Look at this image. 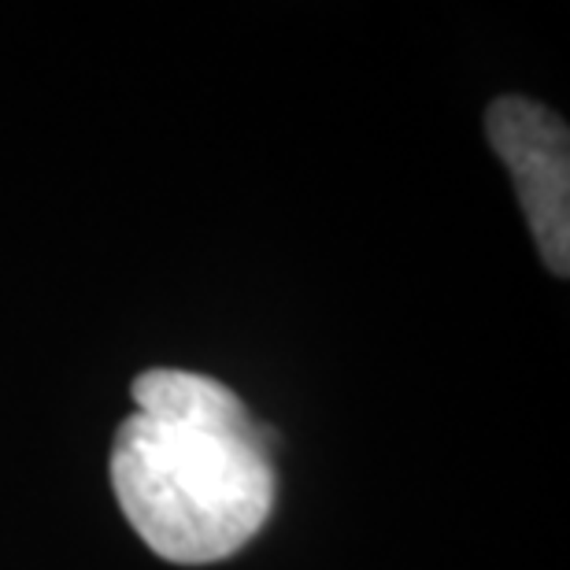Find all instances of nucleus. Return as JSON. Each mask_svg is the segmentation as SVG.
<instances>
[{
  "mask_svg": "<svg viewBox=\"0 0 570 570\" xmlns=\"http://www.w3.org/2000/svg\"><path fill=\"white\" fill-rule=\"evenodd\" d=\"M493 153L504 159L552 275H570V134L552 108L527 97L493 100L485 111Z\"/></svg>",
  "mask_w": 570,
  "mask_h": 570,
  "instance_id": "2",
  "label": "nucleus"
},
{
  "mask_svg": "<svg viewBox=\"0 0 570 570\" xmlns=\"http://www.w3.org/2000/svg\"><path fill=\"white\" fill-rule=\"evenodd\" d=\"M111 489L159 560L219 563L267 527L275 452L230 385L156 367L134 379V415L111 441Z\"/></svg>",
  "mask_w": 570,
  "mask_h": 570,
  "instance_id": "1",
  "label": "nucleus"
}]
</instances>
